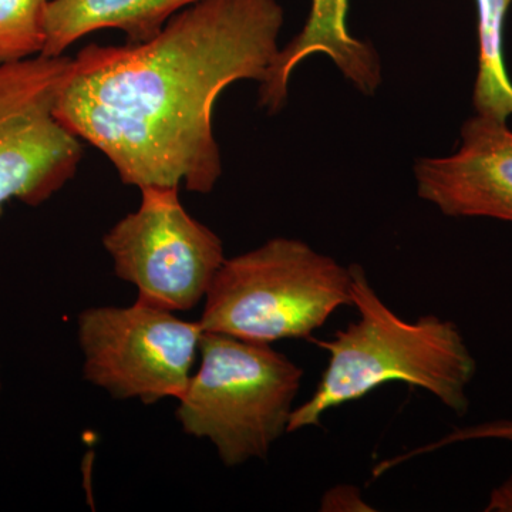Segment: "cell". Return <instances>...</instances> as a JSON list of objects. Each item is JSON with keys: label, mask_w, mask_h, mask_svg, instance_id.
I'll list each match as a JSON object with an SVG mask.
<instances>
[{"label": "cell", "mask_w": 512, "mask_h": 512, "mask_svg": "<svg viewBox=\"0 0 512 512\" xmlns=\"http://www.w3.org/2000/svg\"><path fill=\"white\" fill-rule=\"evenodd\" d=\"M201 0H50L42 56H63L77 40L97 30L117 29L128 43H144L178 12Z\"/></svg>", "instance_id": "10"}, {"label": "cell", "mask_w": 512, "mask_h": 512, "mask_svg": "<svg viewBox=\"0 0 512 512\" xmlns=\"http://www.w3.org/2000/svg\"><path fill=\"white\" fill-rule=\"evenodd\" d=\"M349 266L299 239H269L225 258L204 298V332L248 342L305 339L352 305Z\"/></svg>", "instance_id": "3"}, {"label": "cell", "mask_w": 512, "mask_h": 512, "mask_svg": "<svg viewBox=\"0 0 512 512\" xmlns=\"http://www.w3.org/2000/svg\"><path fill=\"white\" fill-rule=\"evenodd\" d=\"M137 299L126 308H89L77 318L87 382L116 399L178 400L200 355V322Z\"/></svg>", "instance_id": "5"}, {"label": "cell", "mask_w": 512, "mask_h": 512, "mask_svg": "<svg viewBox=\"0 0 512 512\" xmlns=\"http://www.w3.org/2000/svg\"><path fill=\"white\" fill-rule=\"evenodd\" d=\"M349 268L350 298L359 319L332 339L316 340L328 352V366L311 399L293 410L288 433L320 426L329 410L393 382L426 390L464 416L470 409L467 389L477 362L456 323L436 315L414 322L400 318L382 301L363 266Z\"/></svg>", "instance_id": "2"}, {"label": "cell", "mask_w": 512, "mask_h": 512, "mask_svg": "<svg viewBox=\"0 0 512 512\" xmlns=\"http://www.w3.org/2000/svg\"><path fill=\"white\" fill-rule=\"evenodd\" d=\"M320 511L326 512H369L375 511L366 503L359 488L350 484H339L330 488L320 501Z\"/></svg>", "instance_id": "14"}, {"label": "cell", "mask_w": 512, "mask_h": 512, "mask_svg": "<svg viewBox=\"0 0 512 512\" xmlns=\"http://www.w3.org/2000/svg\"><path fill=\"white\" fill-rule=\"evenodd\" d=\"M141 204L103 237L121 281L137 299L171 312L204 301L225 261L222 241L195 220L180 201V188H141Z\"/></svg>", "instance_id": "6"}, {"label": "cell", "mask_w": 512, "mask_h": 512, "mask_svg": "<svg viewBox=\"0 0 512 512\" xmlns=\"http://www.w3.org/2000/svg\"><path fill=\"white\" fill-rule=\"evenodd\" d=\"M470 440H503L512 444V420L488 421V423L478 424V426L454 430L446 439L427 447L426 450Z\"/></svg>", "instance_id": "13"}, {"label": "cell", "mask_w": 512, "mask_h": 512, "mask_svg": "<svg viewBox=\"0 0 512 512\" xmlns=\"http://www.w3.org/2000/svg\"><path fill=\"white\" fill-rule=\"evenodd\" d=\"M478 69L473 104L477 114L507 121L512 116V80L505 64V22L512 0H476Z\"/></svg>", "instance_id": "11"}, {"label": "cell", "mask_w": 512, "mask_h": 512, "mask_svg": "<svg viewBox=\"0 0 512 512\" xmlns=\"http://www.w3.org/2000/svg\"><path fill=\"white\" fill-rule=\"evenodd\" d=\"M200 366L177 400L184 433L210 440L227 467L268 457L288 433L303 369L266 343L202 333Z\"/></svg>", "instance_id": "4"}, {"label": "cell", "mask_w": 512, "mask_h": 512, "mask_svg": "<svg viewBox=\"0 0 512 512\" xmlns=\"http://www.w3.org/2000/svg\"><path fill=\"white\" fill-rule=\"evenodd\" d=\"M485 512H512V474L504 483L495 487L490 500L485 505Z\"/></svg>", "instance_id": "15"}, {"label": "cell", "mask_w": 512, "mask_h": 512, "mask_svg": "<svg viewBox=\"0 0 512 512\" xmlns=\"http://www.w3.org/2000/svg\"><path fill=\"white\" fill-rule=\"evenodd\" d=\"M285 13L276 0H201L144 43L77 53L57 120L126 185L208 194L222 174L212 110L239 80L265 82Z\"/></svg>", "instance_id": "1"}, {"label": "cell", "mask_w": 512, "mask_h": 512, "mask_svg": "<svg viewBox=\"0 0 512 512\" xmlns=\"http://www.w3.org/2000/svg\"><path fill=\"white\" fill-rule=\"evenodd\" d=\"M50 0H0V64L42 55Z\"/></svg>", "instance_id": "12"}, {"label": "cell", "mask_w": 512, "mask_h": 512, "mask_svg": "<svg viewBox=\"0 0 512 512\" xmlns=\"http://www.w3.org/2000/svg\"><path fill=\"white\" fill-rule=\"evenodd\" d=\"M72 66L64 55L0 64V215L10 200L43 204L79 168L80 138L55 114Z\"/></svg>", "instance_id": "7"}, {"label": "cell", "mask_w": 512, "mask_h": 512, "mask_svg": "<svg viewBox=\"0 0 512 512\" xmlns=\"http://www.w3.org/2000/svg\"><path fill=\"white\" fill-rule=\"evenodd\" d=\"M0 386H2V382H0Z\"/></svg>", "instance_id": "16"}, {"label": "cell", "mask_w": 512, "mask_h": 512, "mask_svg": "<svg viewBox=\"0 0 512 512\" xmlns=\"http://www.w3.org/2000/svg\"><path fill=\"white\" fill-rule=\"evenodd\" d=\"M348 9L349 0H312L301 33L279 49L268 77L259 84V106L271 114L284 109L293 70L315 53L330 57L360 93L373 96L377 92L382 83L379 53L369 42L350 35Z\"/></svg>", "instance_id": "9"}, {"label": "cell", "mask_w": 512, "mask_h": 512, "mask_svg": "<svg viewBox=\"0 0 512 512\" xmlns=\"http://www.w3.org/2000/svg\"><path fill=\"white\" fill-rule=\"evenodd\" d=\"M421 200L453 218L512 222V131L507 121L471 117L461 127V146L447 157L414 165Z\"/></svg>", "instance_id": "8"}]
</instances>
